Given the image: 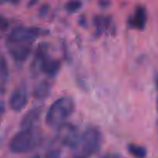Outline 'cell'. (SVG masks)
I'll return each mask as SVG.
<instances>
[{
    "label": "cell",
    "mask_w": 158,
    "mask_h": 158,
    "mask_svg": "<svg viewBox=\"0 0 158 158\" xmlns=\"http://www.w3.org/2000/svg\"><path fill=\"white\" fill-rule=\"evenodd\" d=\"M42 139L41 131L35 127L22 129L11 138L9 148L15 154L28 153L37 148L41 143Z\"/></svg>",
    "instance_id": "cell-1"
},
{
    "label": "cell",
    "mask_w": 158,
    "mask_h": 158,
    "mask_svg": "<svg viewBox=\"0 0 158 158\" xmlns=\"http://www.w3.org/2000/svg\"><path fill=\"white\" fill-rule=\"evenodd\" d=\"M75 109L73 100L69 97H62L53 102L46 114V123L51 127H59L72 115Z\"/></svg>",
    "instance_id": "cell-2"
},
{
    "label": "cell",
    "mask_w": 158,
    "mask_h": 158,
    "mask_svg": "<svg viewBox=\"0 0 158 158\" xmlns=\"http://www.w3.org/2000/svg\"><path fill=\"white\" fill-rule=\"evenodd\" d=\"M103 135L100 129L96 127L87 128L80 135L77 148L73 150L74 158H89L100 149Z\"/></svg>",
    "instance_id": "cell-3"
},
{
    "label": "cell",
    "mask_w": 158,
    "mask_h": 158,
    "mask_svg": "<svg viewBox=\"0 0 158 158\" xmlns=\"http://www.w3.org/2000/svg\"><path fill=\"white\" fill-rule=\"evenodd\" d=\"M48 32V29L43 28L18 26L10 31L7 37V43L31 45L37 37Z\"/></svg>",
    "instance_id": "cell-4"
},
{
    "label": "cell",
    "mask_w": 158,
    "mask_h": 158,
    "mask_svg": "<svg viewBox=\"0 0 158 158\" xmlns=\"http://www.w3.org/2000/svg\"><path fill=\"white\" fill-rule=\"evenodd\" d=\"M34 63L37 66V69L49 77H55L60 71L61 66V63L58 60L47 55L46 44H43L42 47L39 48L36 51Z\"/></svg>",
    "instance_id": "cell-5"
},
{
    "label": "cell",
    "mask_w": 158,
    "mask_h": 158,
    "mask_svg": "<svg viewBox=\"0 0 158 158\" xmlns=\"http://www.w3.org/2000/svg\"><path fill=\"white\" fill-rule=\"evenodd\" d=\"M80 135L77 127L71 123H65L57 129L56 138L61 144L73 151L78 144Z\"/></svg>",
    "instance_id": "cell-6"
},
{
    "label": "cell",
    "mask_w": 158,
    "mask_h": 158,
    "mask_svg": "<svg viewBox=\"0 0 158 158\" xmlns=\"http://www.w3.org/2000/svg\"><path fill=\"white\" fill-rule=\"evenodd\" d=\"M28 102L27 89L26 86H18L11 94L9 100V104L14 111H21L26 106Z\"/></svg>",
    "instance_id": "cell-7"
},
{
    "label": "cell",
    "mask_w": 158,
    "mask_h": 158,
    "mask_svg": "<svg viewBox=\"0 0 158 158\" xmlns=\"http://www.w3.org/2000/svg\"><path fill=\"white\" fill-rule=\"evenodd\" d=\"M8 51L15 62L23 63L29 57L31 52L30 44L19 43H6Z\"/></svg>",
    "instance_id": "cell-8"
},
{
    "label": "cell",
    "mask_w": 158,
    "mask_h": 158,
    "mask_svg": "<svg viewBox=\"0 0 158 158\" xmlns=\"http://www.w3.org/2000/svg\"><path fill=\"white\" fill-rule=\"evenodd\" d=\"M129 25L134 29L143 30L148 22V12L143 6H137L134 13L129 18Z\"/></svg>",
    "instance_id": "cell-9"
},
{
    "label": "cell",
    "mask_w": 158,
    "mask_h": 158,
    "mask_svg": "<svg viewBox=\"0 0 158 158\" xmlns=\"http://www.w3.org/2000/svg\"><path fill=\"white\" fill-rule=\"evenodd\" d=\"M41 106H37L28 110L23 115L20 121V127L22 129H28L35 127V124L39 121L42 114Z\"/></svg>",
    "instance_id": "cell-10"
},
{
    "label": "cell",
    "mask_w": 158,
    "mask_h": 158,
    "mask_svg": "<svg viewBox=\"0 0 158 158\" xmlns=\"http://www.w3.org/2000/svg\"><path fill=\"white\" fill-rule=\"evenodd\" d=\"M51 83L48 80H42L39 82L32 90V96L36 100H45L49 97L51 92Z\"/></svg>",
    "instance_id": "cell-11"
},
{
    "label": "cell",
    "mask_w": 158,
    "mask_h": 158,
    "mask_svg": "<svg viewBox=\"0 0 158 158\" xmlns=\"http://www.w3.org/2000/svg\"><path fill=\"white\" fill-rule=\"evenodd\" d=\"M94 24L97 27V31L99 34L101 33L110 25V18L106 16H101V15H97L94 18Z\"/></svg>",
    "instance_id": "cell-12"
},
{
    "label": "cell",
    "mask_w": 158,
    "mask_h": 158,
    "mask_svg": "<svg viewBox=\"0 0 158 158\" xmlns=\"http://www.w3.org/2000/svg\"><path fill=\"white\" fill-rule=\"evenodd\" d=\"M127 150L130 154L135 158H145L148 155V151L144 147L137 144H129Z\"/></svg>",
    "instance_id": "cell-13"
},
{
    "label": "cell",
    "mask_w": 158,
    "mask_h": 158,
    "mask_svg": "<svg viewBox=\"0 0 158 158\" xmlns=\"http://www.w3.org/2000/svg\"><path fill=\"white\" fill-rule=\"evenodd\" d=\"M9 77V68H8L7 63H6L5 57L3 56H1V83H2V91L3 90L4 84H6L8 81Z\"/></svg>",
    "instance_id": "cell-14"
},
{
    "label": "cell",
    "mask_w": 158,
    "mask_h": 158,
    "mask_svg": "<svg viewBox=\"0 0 158 158\" xmlns=\"http://www.w3.org/2000/svg\"><path fill=\"white\" fill-rule=\"evenodd\" d=\"M82 2L80 1H69L65 4L64 8L68 12H76V11L79 10L81 8Z\"/></svg>",
    "instance_id": "cell-15"
},
{
    "label": "cell",
    "mask_w": 158,
    "mask_h": 158,
    "mask_svg": "<svg viewBox=\"0 0 158 158\" xmlns=\"http://www.w3.org/2000/svg\"><path fill=\"white\" fill-rule=\"evenodd\" d=\"M45 158H61V152L58 149L52 150L46 154Z\"/></svg>",
    "instance_id": "cell-16"
},
{
    "label": "cell",
    "mask_w": 158,
    "mask_h": 158,
    "mask_svg": "<svg viewBox=\"0 0 158 158\" xmlns=\"http://www.w3.org/2000/svg\"><path fill=\"white\" fill-rule=\"evenodd\" d=\"M49 5L47 4H43V6H41V7L39 9V15L40 16H44L46 13H47L48 10H49Z\"/></svg>",
    "instance_id": "cell-17"
},
{
    "label": "cell",
    "mask_w": 158,
    "mask_h": 158,
    "mask_svg": "<svg viewBox=\"0 0 158 158\" xmlns=\"http://www.w3.org/2000/svg\"><path fill=\"white\" fill-rule=\"evenodd\" d=\"M109 1H100L99 2V5L100 6V7L102 8H106L110 5Z\"/></svg>",
    "instance_id": "cell-18"
},
{
    "label": "cell",
    "mask_w": 158,
    "mask_h": 158,
    "mask_svg": "<svg viewBox=\"0 0 158 158\" xmlns=\"http://www.w3.org/2000/svg\"><path fill=\"white\" fill-rule=\"evenodd\" d=\"M100 158H120V156L117 154H109Z\"/></svg>",
    "instance_id": "cell-19"
},
{
    "label": "cell",
    "mask_w": 158,
    "mask_h": 158,
    "mask_svg": "<svg viewBox=\"0 0 158 158\" xmlns=\"http://www.w3.org/2000/svg\"><path fill=\"white\" fill-rule=\"evenodd\" d=\"M30 158H40V156L39 154H35V155L32 156Z\"/></svg>",
    "instance_id": "cell-20"
},
{
    "label": "cell",
    "mask_w": 158,
    "mask_h": 158,
    "mask_svg": "<svg viewBox=\"0 0 158 158\" xmlns=\"http://www.w3.org/2000/svg\"><path fill=\"white\" fill-rule=\"evenodd\" d=\"M157 89H158V80H157Z\"/></svg>",
    "instance_id": "cell-21"
}]
</instances>
